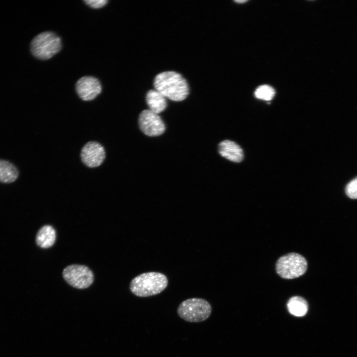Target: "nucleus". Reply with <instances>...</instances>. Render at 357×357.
<instances>
[{"label": "nucleus", "instance_id": "obj_15", "mask_svg": "<svg viewBox=\"0 0 357 357\" xmlns=\"http://www.w3.org/2000/svg\"><path fill=\"white\" fill-rule=\"evenodd\" d=\"M275 93V90L272 87L263 85L256 89L254 94L257 99L269 101L274 97Z\"/></svg>", "mask_w": 357, "mask_h": 357}, {"label": "nucleus", "instance_id": "obj_18", "mask_svg": "<svg viewBox=\"0 0 357 357\" xmlns=\"http://www.w3.org/2000/svg\"><path fill=\"white\" fill-rule=\"evenodd\" d=\"M246 0H236L235 2L238 3H244L245 2Z\"/></svg>", "mask_w": 357, "mask_h": 357}, {"label": "nucleus", "instance_id": "obj_14", "mask_svg": "<svg viewBox=\"0 0 357 357\" xmlns=\"http://www.w3.org/2000/svg\"><path fill=\"white\" fill-rule=\"evenodd\" d=\"M287 307L291 314L298 317L305 315L308 308L305 299L299 296L291 298L288 302Z\"/></svg>", "mask_w": 357, "mask_h": 357}, {"label": "nucleus", "instance_id": "obj_17", "mask_svg": "<svg viewBox=\"0 0 357 357\" xmlns=\"http://www.w3.org/2000/svg\"><path fill=\"white\" fill-rule=\"evenodd\" d=\"M84 1L87 5L94 8L102 7L108 2L106 0H86Z\"/></svg>", "mask_w": 357, "mask_h": 357}, {"label": "nucleus", "instance_id": "obj_11", "mask_svg": "<svg viewBox=\"0 0 357 357\" xmlns=\"http://www.w3.org/2000/svg\"><path fill=\"white\" fill-rule=\"evenodd\" d=\"M146 101L149 110L157 114L164 111L167 106L166 97L156 89L147 92Z\"/></svg>", "mask_w": 357, "mask_h": 357}, {"label": "nucleus", "instance_id": "obj_5", "mask_svg": "<svg viewBox=\"0 0 357 357\" xmlns=\"http://www.w3.org/2000/svg\"><path fill=\"white\" fill-rule=\"evenodd\" d=\"M307 263L305 258L297 253H290L279 258L276 269L282 278L292 279L302 275L306 271Z\"/></svg>", "mask_w": 357, "mask_h": 357}, {"label": "nucleus", "instance_id": "obj_1", "mask_svg": "<svg viewBox=\"0 0 357 357\" xmlns=\"http://www.w3.org/2000/svg\"><path fill=\"white\" fill-rule=\"evenodd\" d=\"M156 90L166 98L174 101H181L189 94V86L185 79L179 73L167 71L157 74L154 80Z\"/></svg>", "mask_w": 357, "mask_h": 357}, {"label": "nucleus", "instance_id": "obj_16", "mask_svg": "<svg viewBox=\"0 0 357 357\" xmlns=\"http://www.w3.org/2000/svg\"><path fill=\"white\" fill-rule=\"evenodd\" d=\"M346 193L352 199L357 198V177L347 184L346 187Z\"/></svg>", "mask_w": 357, "mask_h": 357}, {"label": "nucleus", "instance_id": "obj_9", "mask_svg": "<svg viewBox=\"0 0 357 357\" xmlns=\"http://www.w3.org/2000/svg\"><path fill=\"white\" fill-rule=\"evenodd\" d=\"M81 158L82 162L89 168L100 166L105 158L104 147L98 142L90 141L82 148Z\"/></svg>", "mask_w": 357, "mask_h": 357}, {"label": "nucleus", "instance_id": "obj_10", "mask_svg": "<svg viewBox=\"0 0 357 357\" xmlns=\"http://www.w3.org/2000/svg\"><path fill=\"white\" fill-rule=\"evenodd\" d=\"M218 149L220 154L231 161L239 163L243 159L242 149L234 141L224 140L219 143Z\"/></svg>", "mask_w": 357, "mask_h": 357}, {"label": "nucleus", "instance_id": "obj_3", "mask_svg": "<svg viewBox=\"0 0 357 357\" xmlns=\"http://www.w3.org/2000/svg\"><path fill=\"white\" fill-rule=\"evenodd\" d=\"M212 307L206 300L201 298L187 299L178 305V316L186 321L200 322L206 320L210 315Z\"/></svg>", "mask_w": 357, "mask_h": 357}, {"label": "nucleus", "instance_id": "obj_13", "mask_svg": "<svg viewBox=\"0 0 357 357\" xmlns=\"http://www.w3.org/2000/svg\"><path fill=\"white\" fill-rule=\"evenodd\" d=\"M18 176L17 168L11 163L0 160V182L11 183Z\"/></svg>", "mask_w": 357, "mask_h": 357}, {"label": "nucleus", "instance_id": "obj_12", "mask_svg": "<svg viewBox=\"0 0 357 357\" xmlns=\"http://www.w3.org/2000/svg\"><path fill=\"white\" fill-rule=\"evenodd\" d=\"M56 238V232L51 225L41 227L37 233L36 242L41 248H48L53 245Z\"/></svg>", "mask_w": 357, "mask_h": 357}, {"label": "nucleus", "instance_id": "obj_2", "mask_svg": "<svg viewBox=\"0 0 357 357\" xmlns=\"http://www.w3.org/2000/svg\"><path fill=\"white\" fill-rule=\"evenodd\" d=\"M168 279L163 274L150 272L134 278L130 284V290L135 296L147 297L157 295L167 287Z\"/></svg>", "mask_w": 357, "mask_h": 357}, {"label": "nucleus", "instance_id": "obj_4", "mask_svg": "<svg viewBox=\"0 0 357 357\" xmlns=\"http://www.w3.org/2000/svg\"><path fill=\"white\" fill-rule=\"evenodd\" d=\"M61 48L60 37L51 31H46L38 34L31 43V51L33 56L43 60L51 58L59 53Z\"/></svg>", "mask_w": 357, "mask_h": 357}, {"label": "nucleus", "instance_id": "obj_8", "mask_svg": "<svg viewBox=\"0 0 357 357\" xmlns=\"http://www.w3.org/2000/svg\"><path fill=\"white\" fill-rule=\"evenodd\" d=\"M76 93L83 101L94 99L102 91V86L96 77L85 76L80 78L75 85Z\"/></svg>", "mask_w": 357, "mask_h": 357}, {"label": "nucleus", "instance_id": "obj_6", "mask_svg": "<svg viewBox=\"0 0 357 357\" xmlns=\"http://www.w3.org/2000/svg\"><path fill=\"white\" fill-rule=\"evenodd\" d=\"M62 276L69 285L79 289L88 288L94 281L92 271L82 265L72 264L66 266L63 270Z\"/></svg>", "mask_w": 357, "mask_h": 357}, {"label": "nucleus", "instance_id": "obj_7", "mask_svg": "<svg viewBox=\"0 0 357 357\" xmlns=\"http://www.w3.org/2000/svg\"><path fill=\"white\" fill-rule=\"evenodd\" d=\"M138 124L140 130L149 136L160 135L165 130V125L161 118L149 109L140 114Z\"/></svg>", "mask_w": 357, "mask_h": 357}]
</instances>
